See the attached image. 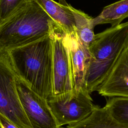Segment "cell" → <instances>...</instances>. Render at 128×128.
Instances as JSON below:
<instances>
[{
    "mask_svg": "<svg viewBox=\"0 0 128 128\" xmlns=\"http://www.w3.org/2000/svg\"><path fill=\"white\" fill-rule=\"evenodd\" d=\"M66 38L74 90L85 89V76L90 60L89 50L82 45L77 33L69 36L66 35Z\"/></svg>",
    "mask_w": 128,
    "mask_h": 128,
    "instance_id": "9",
    "label": "cell"
},
{
    "mask_svg": "<svg viewBox=\"0 0 128 128\" xmlns=\"http://www.w3.org/2000/svg\"><path fill=\"white\" fill-rule=\"evenodd\" d=\"M128 17V0H120L106 6L101 12L93 18L94 26L110 24L114 27L120 24Z\"/></svg>",
    "mask_w": 128,
    "mask_h": 128,
    "instance_id": "12",
    "label": "cell"
},
{
    "mask_svg": "<svg viewBox=\"0 0 128 128\" xmlns=\"http://www.w3.org/2000/svg\"><path fill=\"white\" fill-rule=\"evenodd\" d=\"M96 91L104 97H128V45Z\"/></svg>",
    "mask_w": 128,
    "mask_h": 128,
    "instance_id": "8",
    "label": "cell"
},
{
    "mask_svg": "<svg viewBox=\"0 0 128 128\" xmlns=\"http://www.w3.org/2000/svg\"><path fill=\"white\" fill-rule=\"evenodd\" d=\"M105 106L117 121L128 126V97L109 98Z\"/></svg>",
    "mask_w": 128,
    "mask_h": 128,
    "instance_id": "14",
    "label": "cell"
},
{
    "mask_svg": "<svg viewBox=\"0 0 128 128\" xmlns=\"http://www.w3.org/2000/svg\"><path fill=\"white\" fill-rule=\"evenodd\" d=\"M62 29L66 35L76 33L74 16L66 0H34Z\"/></svg>",
    "mask_w": 128,
    "mask_h": 128,
    "instance_id": "10",
    "label": "cell"
},
{
    "mask_svg": "<svg viewBox=\"0 0 128 128\" xmlns=\"http://www.w3.org/2000/svg\"><path fill=\"white\" fill-rule=\"evenodd\" d=\"M0 128H18L1 114H0Z\"/></svg>",
    "mask_w": 128,
    "mask_h": 128,
    "instance_id": "16",
    "label": "cell"
},
{
    "mask_svg": "<svg viewBox=\"0 0 128 128\" xmlns=\"http://www.w3.org/2000/svg\"><path fill=\"white\" fill-rule=\"evenodd\" d=\"M16 86L22 108L32 128H60L47 100L34 92L17 76Z\"/></svg>",
    "mask_w": 128,
    "mask_h": 128,
    "instance_id": "6",
    "label": "cell"
},
{
    "mask_svg": "<svg viewBox=\"0 0 128 128\" xmlns=\"http://www.w3.org/2000/svg\"><path fill=\"white\" fill-rule=\"evenodd\" d=\"M128 45V22L95 34L88 48L90 60L84 80L89 94L97 90Z\"/></svg>",
    "mask_w": 128,
    "mask_h": 128,
    "instance_id": "3",
    "label": "cell"
},
{
    "mask_svg": "<svg viewBox=\"0 0 128 128\" xmlns=\"http://www.w3.org/2000/svg\"><path fill=\"white\" fill-rule=\"evenodd\" d=\"M32 0H0V26Z\"/></svg>",
    "mask_w": 128,
    "mask_h": 128,
    "instance_id": "15",
    "label": "cell"
},
{
    "mask_svg": "<svg viewBox=\"0 0 128 128\" xmlns=\"http://www.w3.org/2000/svg\"><path fill=\"white\" fill-rule=\"evenodd\" d=\"M18 78L32 90L48 100L53 87L52 36L7 51Z\"/></svg>",
    "mask_w": 128,
    "mask_h": 128,
    "instance_id": "1",
    "label": "cell"
},
{
    "mask_svg": "<svg viewBox=\"0 0 128 128\" xmlns=\"http://www.w3.org/2000/svg\"><path fill=\"white\" fill-rule=\"evenodd\" d=\"M52 40L53 87L52 96H56L73 92L74 85L64 32L62 30L55 32L52 35Z\"/></svg>",
    "mask_w": 128,
    "mask_h": 128,
    "instance_id": "7",
    "label": "cell"
},
{
    "mask_svg": "<svg viewBox=\"0 0 128 128\" xmlns=\"http://www.w3.org/2000/svg\"><path fill=\"white\" fill-rule=\"evenodd\" d=\"M60 30L40 4L32 0L0 26V52L32 43Z\"/></svg>",
    "mask_w": 128,
    "mask_h": 128,
    "instance_id": "2",
    "label": "cell"
},
{
    "mask_svg": "<svg viewBox=\"0 0 128 128\" xmlns=\"http://www.w3.org/2000/svg\"><path fill=\"white\" fill-rule=\"evenodd\" d=\"M64 128H128V126L117 121L106 106L100 107L96 105L88 117Z\"/></svg>",
    "mask_w": 128,
    "mask_h": 128,
    "instance_id": "11",
    "label": "cell"
},
{
    "mask_svg": "<svg viewBox=\"0 0 128 128\" xmlns=\"http://www.w3.org/2000/svg\"><path fill=\"white\" fill-rule=\"evenodd\" d=\"M90 94L84 88L48 100L50 108L56 118L58 126L77 123L88 117L96 105Z\"/></svg>",
    "mask_w": 128,
    "mask_h": 128,
    "instance_id": "5",
    "label": "cell"
},
{
    "mask_svg": "<svg viewBox=\"0 0 128 128\" xmlns=\"http://www.w3.org/2000/svg\"><path fill=\"white\" fill-rule=\"evenodd\" d=\"M7 52H0V114L18 128H32L21 104Z\"/></svg>",
    "mask_w": 128,
    "mask_h": 128,
    "instance_id": "4",
    "label": "cell"
},
{
    "mask_svg": "<svg viewBox=\"0 0 128 128\" xmlns=\"http://www.w3.org/2000/svg\"><path fill=\"white\" fill-rule=\"evenodd\" d=\"M69 6L74 16L78 37L82 45L88 49L95 36L94 31V18L84 12L75 8L70 4Z\"/></svg>",
    "mask_w": 128,
    "mask_h": 128,
    "instance_id": "13",
    "label": "cell"
}]
</instances>
